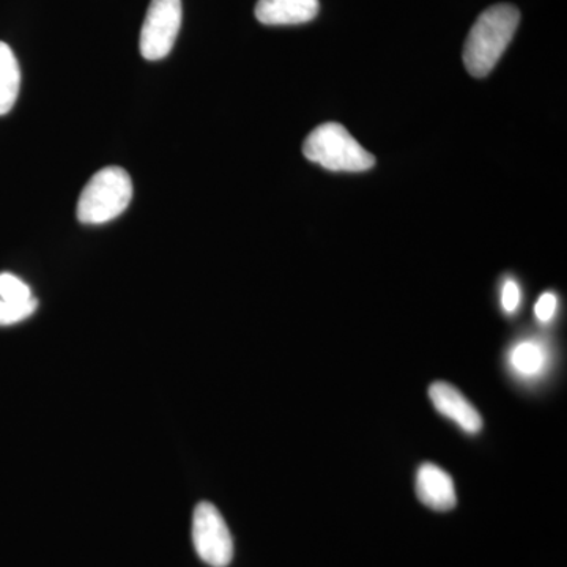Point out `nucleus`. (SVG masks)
Masks as SVG:
<instances>
[{
	"label": "nucleus",
	"mask_w": 567,
	"mask_h": 567,
	"mask_svg": "<svg viewBox=\"0 0 567 567\" xmlns=\"http://www.w3.org/2000/svg\"><path fill=\"white\" fill-rule=\"evenodd\" d=\"M520 22V11L499 3L481 13L465 41L464 63L475 78H486L509 47Z\"/></svg>",
	"instance_id": "f257e3e1"
},
{
	"label": "nucleus",
	"mask_w": 567,
	"mask_h": 567,
	"mask_svg": "<svg viewBox=\"0 0 567 567\" xmlns=\"http://www.w3.org/2000/svg\"><path fill=\"white\" fill-rule=\"evenodd\" d=\"M303 153L309 162L334 173H363L375 166L374 155L361 147L341 123L317 126L306 137Z\"/></svg>",
	"instance_id": "f03ea898"
},
{
	"label": "nucleus",
	"mask_w": 567,
	"mask_h": 567,
	"mask_svg": "<svg viewBox=\"0 0 567 567\" xmlns=\"http://www.w3.org/2000/svg\"><path fill=\"white\" fill-rule=\"evenodd\" d=\"M133 199V182L125 169L104 167L82 189L76 216L82 224H106L118 218Z\"/></svg>",
	"instance_id": "7ed1b4c3"
},
{
	"label": "nucleus",
	"mask_w": 567,
	"mask_h": 567,
	"mask_svg": "<svg viewBox=\"0 0 567 567\" xmlns=\"http://www.w3.org/2000/svg\"><path fill=\"white\" fill-rule=\"evenodd\" d=\"M193 544L197 555L212 567H227L234 558V539L218 507L203 502L193 516Z\"/></svg>",
	"instance_id": "20e7f679"
},
{
	"label": "nucleus",
	"mask_w": 567,
	"mask_h": 567,
	"mask_svg": "<svg viewBox=\"0 0 567 567\" xmlns=\"http://www.w3.org/2000/svg\"><path fill=\"white\" fill-rule=\"evenodd\" d=\"M182 17V0H152L141 29L142 58L162 61L171 54L181 32Z\"/></svg>",
	"instance_id": "39448f33"
},
{
	"label": "nucleus",
	"mask_w": 567,
	"mask_h": 567,
	"mask_svg": "<svg viewBox=\"0 0 567 567\" xmlns=\"http://www.w3.org/2000/svg\"><path fill=\"white\" fill-rule=\"evenodd\" d=\"M429 398L434 404L436 412L442 413L447 420L454 421L468 434H477L483 429V417L473 406L472 402L466 401L465 395L445 382H436L429 390Z\"/></svg>",
	"instance_id": "423d86ee"
},
{
	"label": "nucleus",
	"mask_w": 567,
	"mask_h": 567,
	"mask_svg": "<svg viewBox=\"0 0 567 567\" xmlns=\"http://www.w3.org/2000/svg\"><path fill=\"white\" fill-rule=\"evenodd\" d=\"M416 495L423 505L434 511H450L457 503L453 477L434 464H424L417 470Z\"/></svg>",
	"instance_id": "0eeeda50"
},
{
	"label": "nucleus",
	"mask_w": 567,
	"mask_h": 567,
	"mask_svg": "<svg viewBox=\"0 0 567 567\" xmlns=\"http://www.w3.org/2000/svg\"><path fill=\"white\" fill-rule=\"evenodd\" d=\"M319 10V0H259L254 13L265 25H293L315 20Z\"/></svg>",
	"instance_id": "6e6552de"
},
{
	"label": "nucleus",
	"mask_w": 567,
	"mask_h": 567,
	"mask_svg": "<svg viewBox=\"0 0 567 567\" xmlns=\"http://www.w3.org/2000/svg\"><path fill=\"white\" fill-rule=\"evenodd\" d=\"M551 353L546 342L537 339H525L517 342L507 353V364L517 379L535 382L547 374L550 368Z\"/></svg>",
	"instance_id": "1a4fd4ad"
},
{
	"label": "nucleus",
	"mask_w": 567,
	"mask_h": 567,
	"mask_svg": "<svg viewBox=\"0 0 567 567\" xmlns=\"http://www.w3.org/2000/svg\"><path fill=\"white\" fill-rule=\"evenodd\" d=\"M21 87V69L9 44L0 41V115L9 114Z\"/></svg>",
	"instance_id": "9d476101"
},
{
	"label": "nucleus",
	"mask_w": 567,
	"mask_h": 567,
	"mask_svg": "<svg viewBox=\"0 0 567 567\" xmlns=\"http://www.w3.org/2000/svg\"><path fill=\"white\" fill-rule=\"evenodd\" d=\"M0 298L10 303H25L33 297L31 287L22 282L18 276L0 274Z\"/></svg>",
	"instance_id": "9b49d317"
},
{
	"label": "nucleus",
	"mask_w": 567,
	"mask_h": 567,
	"mask_svg": "<svg viewBox=\"0 0 567 567\" xmlns=\"http://www.w3.org/2000/svg\"><path fill=\"white\" fill-rule=\"evenodd\" d=\"M39 308V301L35 298L25 301V303H10V301L0 298V327L7 324L20 323L22 320L29 319Z\"/></svg>",
	"instance_id": "f8f14e48"
},
{
	"label": "nucleus",
	"mask_w": 567,
	"mask_h": 567,
	"mask_svg": "<svg viewBox=\"0 0 567 567\" xmlns=\"http://www.w3.org/2000/svg\"><path fill=\"white\" fill-rule=\"evenodd\" d=\"M558 308L557 295L546 292L540 295L535 306V316L540 323H548L555 317Z\"/></svg>",
	"instance_id": "ddd939ff"
},
{
	"label": "nucleus",
	"mask_w": 567,
	"mask_h": 567,
	"mask_svg": "<svg viewBox=\"0 0 567 567\" xmlns=\"http://www.w3.org/2000/svg\"><path fill=\"white\" fill-rule=\"evenodd\" d=\"M520 287L514 281V279H507L505 286H503L502 292V306L507 315H514L520 306Z\"/></svg>",
	"instance_id": "4468645a"
}]
</instances>
